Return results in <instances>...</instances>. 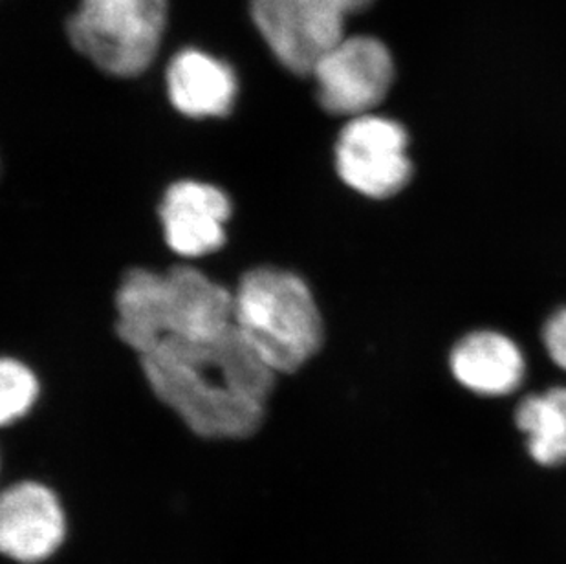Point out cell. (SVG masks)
I'll return each mask as SVG.
<instances>
[{
  "mask_svg": "<svg viewBox=\"0 0 566 564\" xmlns=\"http://www.w3.org/2000/svg\"><path fill=\"white\" fill-rule=\"evenodd\" d=\"M317 102L326 113L350 117L375 113L395 83L389 46L375 35H343L311 74Z\"/></svg>",
  "mask_w": 566,
  "mask_h": 564,
  "instance_id": "obj_6",
  "label": "cell"
},
{
  "mask_svg": "<svg viewBox=\"0 0 566 564\" xmlns=\"http://www.w3.org/2000/svg\"><path fill=\"white\" fill-rule=\"evenodd\" d=\"M116 331L138 356L166 341L217 336L233 326V292L197 268H134L116 292Z\"/></svg>",
  "mask_w": 566,
  "mask_h": 564,
  "instance_id": "obj_2",
  "label": "cell"
},
{
  "mask_svg": "<svg viewBox=\"0 0 566 564\" xmlns=\"http://www.w3.org/2000/svg\"><path fill=\"white\" fill-rule=\"evenodd\" d=\"M39 379L27 363L0 357V427L21 420L38 401Z\"/></svg>",
  "mask_w": 566,
  "mask_h": 564,
  "instance_id": "obj_13",
  "label": "cell"
},
{
  "mask_svg": "<svg viewBox=\"0 0 566 564\" xmlns=\"http://www.w3.org/2000/svg\"><path fill=\"white\" fill-rule=\"evenodd\" d=\"M167 97L178 113L192 119L224 117L235 107L239 80L224 59L206 50H180L166 69Z\"/></svg>",
  "mask_w": 566,
  "mask_h": 564,
  "instance_id": "obj_10",
  "label": "cell"
},
{
  "mask_svg": "<svg viewBox=\"0 0 566 564\" xmlns=\"http://www.w3.org/2000/svg\"><path fill=\"white\" fill-rule=\"evenodd\" d=\"M325 2L332 6L339 15L348 19V17L354 15V13L367 10L369 6L375 4L376 0H325Z\"/></svg>",
  "mask_w": 566,
  "mask_h": 564,
  "instance_id": "obj_15",
  "label": "cell"
},
{
  "mask_svg": "<svg viewBox=\"0 0 566 564\" xmlns=\"http://www.w3.org/2000/svg\"><path fill=\"white\" fill-rule=\"evenodd\" d=\"M334 158L343 184L373 200L396 197L411 181L409 133L392 117H350L339 130Z\"/></svg>",
  "mask_w": 566,
  "mask_h": 564,
  "instance_id": "obj_5",
  "label": "cell"
},
{
  "mask_svg": "<svg viewBox=\"0 0 566 564\" xmlns=\"http://www.w3.org/2000/svg\"><path fill=\"white\" fill-rule=\"evenodd\" d=\"M515 424L535 462L546 468L566 462V387L526 396L515 410Z\"/></svg>",
  "mask_w": 566,
  "mask_h": 564,
  "instance_id": "obj_12",
  "label": "cell"
},
{
  "mask_svg": "<svg viewBox=\"0 0 566 564\" xmlns=\"http://www.w3.org/2000/svg\"><path fill=\"white\" fill-rule=\"evenodd\" d=\"M139 363L158 399L195 435L219 440L252 437L277 378L235 326L217 336L166 341Z\"/></svg>",
  "mask_w": 566,
  "mask_h": 564,
  "instance_id": "obj_1",
  "label": "cell"
},
{
  "mask_svg": "<svg viewBox=\"0 0 566 564\" xmlns=\"http://www.w3.org/2000/svg\"><path fill=\"white\" fill-rule=\"evenodd\" d=\"M169 24V0H80L66 22L77 54L111 77L153 66Z\"/></svg>",
  "mask_w": 566,
  "mask_h": 564,
  "instance_id": "obj_4",
  "label": "cell"
},
{
  "mask_svg": "<svg viewBox=\"0 0 566 564\" xmlns=\"http://www.w3.org/2000/svg\"><path fill=\"white\" fill-rule=\"evenodd\" d=\"M449 367L473 395L510 396L526 378V359L512 337L495 331L471 332L453 346Z\"/></svg>",
  "mask_w": 566,
  "mask_h": 564,
  "instance_id": "obj_11",
  "label": "cell"
},
{
  "mask_svg": "<svg viewBox=\"0 0 566 564\" xmlns=\"http://www.w3.org/2000/svg\"><path fill=\"white\" fill-rule=\"evenodd\" d=\"M66 522L54 491L19 482L0 491V554L22 564L41 563L57 552Z\"/></svg>",
  "mask_w": 566,
  "mask_h": 564,
  "instance_id": "obj_8",
  "label": "cell"
},
{
  "mask_svg": "<svg viewBox=\"0 0 566 564\" xmlns=\"http://www.w3.org/2000/svg\"><path fill=\"white\" fill-rule=\"evenodd\" d=\"M250 17L270 54L295 75H311L347 33V19L325 0H250Z\"/></svg>",
  "mask_w": 566,
  "mask_h": 564,
  "instance_id": "obj_7",
  "label": "cell"
},
{
  "mask_svg": "<svg viewBox=\"0 0 566 564\" xmlns=\"http://www.w3.org/2000/svg\"><path fill=\"white\" fill-rule=\"evenodd\" d=\"M231 200L208 181H175L161 198L164 237L177 255L186 259L211 255L226 242Z\"/></svg>",
  "mask_w": 566,
  "mask_h": 564,
  "instance_id": "obj_9",
  "label": "cell"
},
{
  "mask_svg": "<svg viewBox=\"0 0 566 564\" xmlns=\"http://www.w3.org/2000/svg\"><path fill=\"white\" fill-rule=\"evenodd\" d=\"M543 343L552 362L566 373V309L557 310L543 328Z\"/></svg>",
  "mask_w": 566,
  "mask_h": 564,
  "instance_id": "obj_14",
  "label": "cell"
},
{
  "mask_svg": "<svg viewBox=\"0 0 566 564\" xmlns=\"http://www.w3.org/2000/svg\"><path fill=\"white\" fill-rule=\"evenodd\" d=\"M233 326L275 376L300 370L323 345L314 293L305 279L279 268L242 275L233 292Z\"/></svg>",
  "mask_w": 566,
  "mask_h": 564,
  "instance_id": "obj_3",
  "label": "cell"
}]
</instances>
